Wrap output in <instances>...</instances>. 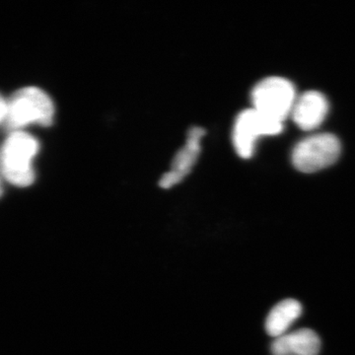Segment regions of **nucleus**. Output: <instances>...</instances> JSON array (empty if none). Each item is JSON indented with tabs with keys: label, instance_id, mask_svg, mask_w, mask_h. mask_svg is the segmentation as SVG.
<instances>
[{
	"label": "nucleus",
	"instance_id": "nucleus-1",
	"mask_svg": "<svg viewBox=\"0 0 355 355\" xmlns=\"http://www.w3.org/2000/svg\"><path fill=\"white\" fill-rule=\"evenodd\" d=\"M38 150V141L32 135L22 132L9 135L0 153V170L7 181L18 187L32 184V160Z\"/></svg>",
	"mask_w": 355,
	"mask_h": 355
},
{
	"label": "nucleus",
	"instance_id": "nucleus-2",
	"mask_svg": "<svg viewBox=\"0 0 355 355\" xmlns=\"http://www.w3.org/2000/svg\"><path fill=\"white\" fill-rule=\"evenodd\" d=\"M55 107L44 91L37 87L20 89L7 102L4 123L10 130L25 127L29 123L49 127L53 123Z\"/></svg>",
	"mask_w": 355,
	"mask_h": 355
},
{
	"label": "nucleus",
	"instance_id": "nucleus-3",
	"mask_svg": "<svg viewBox=\"0 0 355 355\" xmlns=\"http://www.w3.org/2000/svg\"><path fill=\"white\" fill-rule=\"evenodd\" d=\"M295 101L293 84L282 77L263 79L254 86L252 92L254 111L282 123L291 116Z\"/></svg>",
	"mask_w": 355,
	"mask_h": 355
},
{
	"label": "nucleus",
	"instance_id": "nucleus-4",
	"mask_svg": "<svg viewBox=\"0 0 355 355\" xmlns=\"http://www.w3.org/2000/svg\"><path fill=\"white\" fill-rule=\"evenodd\" d=\"M340 153L338 137L331 133H320L301 140L294 147L292 162L299 171L317 172L334 164Z\"/></svg>",
	"mask_w": 355,
	"mask_h": 355
},
{
	"label": "nucleus",
	"instance_id": "nucleus-5",
	"mask_svg": "<svg viewBox=\"0 0 355 355\" xmlns=\"http://www.w3.org/2000/svg\"><path fill=\"white\" fill-rule=\"evenodd\" d=\"M282 128L284 123L266 118L253 108L245 110L238 114L233 128L236 153L244 159L252 157L259 137L279 135Z\"/></svg>",
	"mask_w": 355,
	"mask_h": 355
},
{
	"label": "nucleus",
	"instance_id": "nucleus-6",
	"mask_svg": "<svg viewBox=\"0 0 355 355\" xmlns=\"http://www.w3.org/2000/svg\"><path fill=\"white\" fill-rule=\"evenodd\" d=\"M205 130L200 127L191 128L187 137L186 144L178 151L171 165V169L161 177L159 184L161 188L170 189L190 174L197 162L202 149V139Z\"/></svg>",
	"mask_w": 355,
	"mask_h": 355
},
{
	"label": "nucleus",
	"instance_id": "nucleus-7",
	"mask_svg": "<svg viewBox=\"0 0 355 355\" xmlns=\"http://www.w3.org/2000/svg\"><path fill=\"white\" fill-rule=\"evenodd\" d=\"M328 111L326 97L317 91H309L296 98L291 116L301 130H312L323 123Z\"/></svg>",
	"mask_w": 355,
	"mask_h": 355
},
{
	"label": "nucleus",
	"instance_id": "nucleus-8",
	"mask_svg": "<svg viewBox=\"0 0 355 355\" xmlns=\"http://www.w3.org/2000/svg\"><path fill=\"white\" fill-rule=\"evenodd\" d=\"M270 349L272 355H318L321 340L314 331L301 329L275 338Z\"/></svg>",
	"mask_w": 355,
	"mask_h": 355
},
{
	"label": "nucleus",
	"instance_id": "nucleus-9",
	"mask_svg": "<svg viewBox=\"0 0 355 355\" xmlns=\"http://www.w3.org/2000/svg\"><path fill=\"white\" fill-rule=\"evenodd\" d=\"M301 314L302 306L297 300L286 299L282 301L272 308L266 318V333L275 338L284 336Z\"/></svg>",
	"mask_w": 355,
	"mask_h": 355
},
{
	"label": "nucleus",
	"instance_id": "nucleus-10",
	"mask_svg": "<svg viewBox=\"0 0 355 355\" xmlns=\"http://www.w3.org/2000/svg\"><path fill=\"white\" fill-rule=\"evenodd\" d=\"M6 109L7 102L2 98V96L0 95V123L3 121L4 118H6Z\"/></svg>",
	"mask_w": 355,
	"mask_h": 355
},
{
	"label": "nucleus",
	"instance_id": "nucleus-11",
	"mask_svg": "<svg viewBox=\"0 0 355 355\" xmlns=\"http://www.w3.org/2000/svg\"><path fill=\"white\" fill-rule=\"evenodd\" d=\"M2 193V187H1V182H0V196H1Z\"/></svg>",
	"mask_w": 355,
	"mask_h": 355
}]
</instances>
